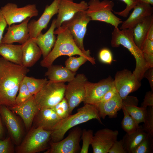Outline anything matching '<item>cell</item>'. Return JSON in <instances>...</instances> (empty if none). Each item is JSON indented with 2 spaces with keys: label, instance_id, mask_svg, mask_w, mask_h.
<instances>
[{
  "label": "cell",
  "instance_id": "obj_3",
  "mask_svg": "<svg viewBox=\"0 0 153 153\" xmlns=\"http://www.w3.org/2000/svg\"><path fill=\"white\" fill-rule=\"evenodd\" d=\"M111 45L113 48L122 45L127 49L135 58L136 67L133 73L141 81L144 77L145 72L148 69L141 50L135 43L133 34V29H120L114 28L112 33Z\"/></svg>",
  "mask_w": 153,
  "mask_h": 153
},
{
  "label": "cell",
  "instance_id": "obj_19",
  "mask_svg": "<svg viewBox=\"0 0 153 153\" xmlns=\"http://www.w3.org/2000/svg\"><path fill=\"white\" fill-rule=\"evenodd\" d=\"M153 8L151 5L137 2L128 18L122 21L120 29H133L146 17L153 15Z\"/></svg>",
  "mask_w": 153,
  "mask_h": 153
},
{
  "label": "cell",
  "instance_id": "obj_7",
  "mask_svg": "<svg viewBox=\"0 0 153 153\" xmlns=\"http://www.w3.org/2000/svg\"><path fill=\"white\" fill-rule=\"evenodd\" d=\"M88 4L86 12L91 21L105 22L112 25L114 28H118L122 23L121 19L113 12L114 3L112 1L90 0Z\"/></svg>",
  "mask_w": 153,
  "mask_h": 153
},
{
  "label": "cell",
  "instance_id": "obj_30",
  "mask_svg": "<svg viewBox=\"0 0 153 153\" xmlns=\"http://www.w3.org/2000/svg\"><path fill=\"white\" fill-rule=\"evenodd\" d=\"M88 61L92 64L95 63L94 57L91 58L82 56H79L78 57L69 56L65 62V67L71 71L76 72L80 66Z\"/></svg>",
  "mask_w": 153,
  "mask_h": 153
},
{
  "label": "cell",
  "instance_id": "obj_21",
  "mask_svg": "<svg viewBox=\"0 0 153 153\" xmlns=\"http://www.w3.org/2000/svg\"><path fill=\"white\" fill-rule=\"evenodd\" d=\"M60 120L52 108L39 110L35 114L33 121L35 127L52 131Z\"/></svg>",
  "mask_w": 153,
  "mask_h": 153
},
{
  "label": "cell",
  "instance_id": "obj_8",
  "mask_svg": "<svg viewBox=\"0 0 153 153\" xmlns=\"http://www.w3.org/2000/svg\"><path fill=\"white\" fill-rule=\"evenodd\" d=\"M91 21L86 10L76 13L70 19L64 22L61 25L67 28L76 45L84 52L87 50L84 48V39L87 25Z\"/></svg>",
  "mask_w": 153,
  "mask_h": 153
},
{
  "label": "cell",
  "instance_id": "obj_9",
  "mask_svg": "<svg viewBox=\"0 0 153 153\" xmlns=\"http://www.w3.org/2000/svg\"><path fill=\"white\" fill-rule=\"evenodd\" d=\"M88 79L83 74H78L66 85L64 97L68 104L69 113L82 102L85 95V84Z\"/></svg>",
  "mask_w": 153,
  "mask_h": 153
},
{
  "label": "cell",
  "instance_id": "obj_47",
  "mask_svg": "<svg viewBox=\"0 0 153 153\" xmlns=\"http://www.w3.org/2000/svg\"><path fill=\"white\" fill-rule=\"evenodd\" d=\"M143 55L145 62L148 68L153 67V54L143 53Z\"/></svg>",
  "mask_w": 153,
  "mask_h": 153
},
{
  "label": "cell",
  "instance_id": "obj_44",
  "mask_svg": "<svg viewBox=\"0 0 153 153\" xmlns=\"http://www.w3.org/2000/svg\"><path fill=\"white\" fill-rule=\"evenodd\" d=\"M117 92L115 87H114L107 92L95 105L97 104L104 103L112 98Z\"/></svg>",
  "mask_w": 153,
  "mask_h": 153
},
{
  "label": "cell",
  "instance_id": "obj_42",
  "mask_svg": "<svg viewBox=\"0 0 153 153\" xmlns=\"http://www.w3.org/2000/svg\"><path fill=\"white\" fill-rule=\"evenodd\" d=\"M149 106L153 107V91H152L146 92L141 107L147 108Z\"/></svg>",
  "mask_w": 153,
  "mask_h": 153
},
{
  "label": "cell",
  "instance_id": "obj_36",
  "mask_svg": "<svg viewBox=\"0 0 153 153\" xmlns=\"http://www.w3.org/2000/svg\"><path fill=\"white\" fill-rule=\"evenodd\" d=\"M143 126L145 131L150 136L153 137V107H148Z\"/></svg>",
  "mask_w": 153,
  "mask_h": 153
},
{
  "label": "cell",
  "instance_id": "obj_40",
  "mask_svg": "<svg viewBox=\"0 0 153 153\" xmlns=\"http://www.w3.org/2000/svg\"><path fill=\"white\" fill-rule=\"evenodd\" d=\"M14 152L10 137H7L3 140H0V153H12Z\"/></svg>",
  "mask_w": 153,
  "mask_h": 153
},
{
  "label": "cell",
  "instance_id": "obj_15",
  "mask_svg": "<svg viewBox=\"0 0 153 153\" xmlns=\"http://www.w3.org/2000/svg\"><path fill=\"white\" fill-rule=\"evenodd\" d=\"M117 130L107 128L97 131L93 135L91 144L94 153H107L113 144L117 140Z\"/></svg>",
  "mask_w": 153,
  "mask_h": 153
},
{
  "label": "cell",
  "instance_id": "obj_26",
  "mask_svg": "<svg viewBox=\"0 0 153 153\" xmlns=\"http://www.w3.org/2000/svg\"><path fill=\"white\" fill-rule=\"evenodd\" d=\"M122 102V107L138 124L144 122L147 108L137 107L139 101L136 97L128 96Z\"/></svg>",
  "mask_w": 153,
  "mask_h": 153
},
{
  "label": "cell",
  "instance_id": "obj_20",
  "mask_svg": "<svg viewBox=\"0 0 153 153\" xmlns=\"http://www.w3.org/2000/svg\"><path fill=\"white\" fill-rule=\"evenodd\" d=\"M8 108L21 117L27 129L30 128L34 117L39 110L35 102L33 95L25 102Z\"/></svg>",
  "mask_w": 153,
  "mask_h": 153
},
{
  "label": "cell",
  "instance_id": "obj_4",
  "mask_svg": "<svg viewBox=\"0 0 153 153\" xmlns=\"http://www.w3.org/2000/svg\"><path fill=\"white\" fill-rule=\"evenodd\" d=\"M92 119H96L102 124L96 107L92 105L85 104L83 106L78 109L76 113L70 114L60 121L52 131L51 141L56 142L61 140L69 130Z\"/></svg>",
  "mask_w": 153,
  "mask_h": 153
},
{
  "label": "cell",
  "instance_id": "obj_17",
  "mask_svg": "<svg viewBox=\"0 0 153 153\" xmlns=\"http://www.w3.org/2000/svg\"><path fill=\"white\" fill-rule=\"evenodd\" d=\"M88 7V3L84 1L76 3L73 0H60L56 19V28L60 27L63 23L69 20L76 13L87 10Z\"/></svg>",
  "mask_w": 153,
  "mask_h": 153
},
{
  "label": "cell",
  "instance_id": "obj_48",
  "mask_svg": "<svg viewBox=\"0 0 153 153\" xmlns=\"http://www.w3.org/2000/svg\"><path fill=\"white\" fill-rule=\"evenodd\" d=\"M147 39L153 41V24L151 26L148 31Z\"/></svg>",
  "mask_w": 153,
  "mask_h": 153
},
{
  "label": "cell",
  "instance_id": "obj_31",
  "mask_svg": "<svg viewBox=\"0 0 153 153\" xmlns=\"http://www.w3.org/2000/svg\"><path fill=\"white\" fill-rule=\"evenodd\" d=\"M24 80L32 95L39 92L48 81L46 78L38 79L26 76L24 78Z\"/></svg>",
  "mask_w": 153,
  "mask_h": 153
},
{
  "label": "cell",
  "instance_id": "obj_6",
  "mask_svg": "<svg viewBox=\"0 0 153 153\" xmlns=\"http://www.w3.org/2000/svg\"><path fill=\"white\" fill-rule=\"evenodd\" d=\"M51 131L33 127L29 131L21 142L17 147L18 153H36L47 148L50 140Z\"/></svg>",
  "mask_w": 153,
  "mask_h": 153
},
{
  "label": "cell",
  "instance_id": "obj_14",
  "mask_svg": "<svg viewBox=\"0 0 153 153\" xmlns=\"http://www.w3.org/2000/svg\"><path fill=\"white\" fill-rule=\"evenodd\" d=\"M0 114L5 125L14 143L18 145L21 142L23 130L19 118L8 107L0 105Z\"/></svg>",
  "mask_w": 153,
  "mask_h": 153
},
{
  "label": "cell",
  "instance_id": "obj_46",
  "mask_svg": "<svg viewBox=\"0 0 153 153\" xmlns=\"http://www.w3.org/2000/svg\"><path fill=\"white\" fill-rule=\"evenodd\" d=\"M144 77L148 80L151 91H153V67L150 68L146 71L144 74Z\"/></svg>",
  "mask_w": 153,
  "mask_h": 153
},
{
  "label": "cell",
  "instance_id": "obj_45",
  "mask_svg": "<svg viewBox=\"0 0 153 153\" xmlns=\"http://www.w3.org/2000/svg\"><path fill=\"white\" fill-rule=\"evenodd\" d=\"M7 25V22L0 9V44L1 43L3 33Z\"/></svg>",
  "mask_w": 153,
  "mask_h": 153
},
{
  "label": "cell",
  "instance_id": "obj_50",
  "mask_svg": "<svg viewBox=\"0 0 153 153\" xmlns=\"http://www.w3.org/2000/svg\"><path fill=\"white\" fill-rule=\"evenodd\" d=\"M137 2L141 3L153 5V0H135Z\"/></svg>",
  "mask_w": 153,
  "mask_h": 153
},
{
  "label": "cell",
  "instance_id": "obj_13",
  "mask_svg": "<svg viewBox=\"0 0 153 153\" xmlns=\"http://www.w3.org/2000/svg\"><path fill=\"white\" fill-rule=\"evenodd\" d=\"M114 86V80L111 76L96 83L88 81L85 84V95L83 102L84 104L95 105L107 92Z\"/></svg>",
  "mask_w": 153,
  "mask_h": 153
},
{
  "label": "cell",
  "instance_id": "obj_11",
  "mask_svg": "<svg viewBox=\"0 0 153 153\" xmlns=\"http://www.w3.org/2000/svg\"><path fill=\"white\" fill-rule=\"evenodd\" d=\"M82 131L79 127L74 128L65 139L56 142H50V148L46 153H76L80 152V138Z\"/></svg>",
  "mask_w": 153,
  "mask_h": 153
},
{
  "label": "cell",
  "instance_id": "obj_22",
  "mask_svg": "<svg viewBox=\"0 0 153 153\" xmlns=\"http://www.w3.org/2000/svg\"><path fill=\"white\" fill-rule=\"evenodd\" d=\"M56 19L52 21L50 27L44 34L42 32L33 39L41 49L43 58H45L53 48L56 40L54 33L56 28Z\"/></svg>",
  "mask_w": 153,
  "mask_h": 153
},
{
  "label": "cell",
  "instance_id": "obj_41",
  "mask_svg": "<svg viewBox=\"0 0 153 153\" xmlns=\"http://www.w3.org/2000/svg\"><path fill=\"white\" fill-rule=\"evenodd\" d=\"M108 153H127L124 149L122 139L119 141L116 140L113 144Z\"/></svg>",
  "mask_w": 153,
  "mask_h": 153
},
{
  "label": "cell",
  "instance_id": "obj_39",
  "mask_svg": "<svg viewBox=\"0 0 153 153\" xmlns=\"http://www.w3.org/2000/svg\"><path fill=\"white\" fill-rule=\"evenodd\" d=\"M99 60L102 63L110 64L113 61L112 53L108 48H104L99 51L98 54Z\"/></svg>",
  "mask_w": 153,
  "mask_h": 153
},
{
  "label": "cell",
  "instance_id": "obj_28",
  "mask_svg": "<svg viewBox=\"0 0 153 153\" xmlns=\"http://www.w3.org/2000/svg\"><path fill=\"white\" fill-rule=\"evenodd\" d=\"M153 24V15H152L146 17L133 29L134 42L141 50L147 38L148 31Z\"/></svg>",
  "mask_w": 153,
  "mask_h": 153
},
{
  "label": "cell",
  "instance_id": "obj_27",
  "mask_svg": "<svg viewBox=\"0 0 153 153\" xmlns=\"http://www.w3.org/2000/svg\"><path fill=\"white\" fill-rule=\"evenodd\" d=\"M0 55L10 62L19 65H22V44L1 43L0 44Z\"/></svg>",
  "mask_w": 153,
  "mask_h": 153
},
{
  "label": "cell",
  "instance_id": "obj_34",
  "mask_svg": "<svg viewBox=\"0 0 153 153\" xmlns=\"http://www.w3.org/2000/svg\"><path fill=\"white\" fill-rule=\"evenodd\" d=\"M52 108L61 120L66 118L70 114L68 104L64 97Z\"/></svg>",
  "mask_w": 153,
  "mask_h": 153
},
{
  "label": "cell",
  "instance_id": "obj_2",
  "mask_svg": "<svg viewBox=\"0 0 153 153\" xmlns=\"http://www.w3.org/2000/svg\"><path fill=\"white\" fill-rule=\"evenodd\" d=\"M54 33L57 35L55 43L48 55L41 61V66L48 68L52 64L56 59L62 56L69 57L76 55L93 58L90 55L89 50L84 52L77 46L73 36L66 27L61 26L55 30Z\"/></svg>",
  "mask_w": 153,
  "mask_h": 153
},
{
  "label": "cell",
  "instance_id": "obj_25",
  "mask_svg": "<svg viewBox=\"0 0 153 153\" xmlns=\"http://www.w3.org/2000/svg\"><path fill=\"white\" fill-rule=\"evenodd\" d=\"M45 73L49 80L59 82H68L75 76L76 72H73L61 65L52 64L48 68Z\"/></svg>",
  "mask_w": 153,
  "mask_h": 153
},
{
  "label": "cell",
  "instance_id": "obj_32",
  "mask_svg": "<svg viewBox=\"0 0 153 153\" xmlns=\"http://www.w3.org/2000/svg\"><path fill=\"white\" fill-rule=\"evenodd\" d=\"M124 114V117L121 122L122 127L124 131L128 134L134 132L139 126L135 120L122 107V109Z\"/></svg>",
  "mask_w": 153,
  "mask_h": 153
},
{
  "label": "cell",
  "instance_id": "obj_23",
  "mask_svg": "<svg viewBox=\"0 0 153 153\" xmlns=\"http://www.w3.org/2000/svg\"><path fill=\"white\" fill-rule=\"evenodd\" d=\"M22 65L28 68L33 66L42 55L41 49L34 40L30 38L22 44Z\"/></svg>",
  "mask_w": 153,
  "mask_h": 153
},
{
  "label": "cell",
  "instance_id": "obj_18",
  "mask_svg": "<svg viewBox=\"0 0 153 153\" xmlns=\"http://www.w3.org/2000/svg\"><path fill=\"white\" fill-rule=\"evenodd\" d=\"M30 18H28L19 24H12L8 26L7 31L2 39L1 43L22 44L29 38L28 24Z\"/></svg>",
  "mask_w": 153,
  "mask_h": 153
},
{
  "label": "cell",
  "instance_id": "obj_5",
  "mask_svg": "<svg viewBox=\"0 0 153 153\" xmlns=\"http://www.w3.org/2000/svg\"><path fill=\"white\" fill-rule=\"evenodd\" d=\"M66 85L64 82L49 80L42 88L33 95L39 110L52 108L64 97Z\"/></svg>",
  "mask_w": 153,
  "mask_h": 153
},
{
  "label": "cell",
  "instance_id": "obj_29",
  "mask_svg": "<svg viewBox=\"0 0 153 153\" xmlns=\"http://www.w3.org/2000/svg\"><path fill=\"white\" fill-rule=\"evenodd\" d=\"M148 135L141 126H139L137 129L132 133L128 134L126 133L122 140L124 149L127 153H131Z\"/></svg>",
  "mask_w": 153,
  "mask_h": 153
},
{
  "label": "cell",
  "instance_id": "obj_10",
  "mask_svg": "<svg viewBox=\"0 0 153 153\" xmlns=\"http://www.w3.org/2000/svg\"><path fill=\"white\" fill-rule=\"evenodd\" d=\"M0 9L8 26L22 22L28 18L37 16L39 14L35 4L19 8L15 3H8Z\"/></svg>",
  "mask_w": 153,
  "mask_h": 153
},
{
  "label": "cell",
  "instance_id": "obj_33",
  "mask_svg": "<svg viewBox=\"0 0 153 153\" xmlns=\"http://www.w3.org/2000/svg\"><path fill=\"white\" fill-rule=\"evenodd\" d=\"M153 151V137L147 136L132 151L131 153H152Z\"/></svg>",
  "mask_w": 153,
  "mask_h": 153
},
{
  "label": "cell",
  "instance_id": "obj_43",
  "mask_svg": "<svg viewBox=\"0 0 153 153\" xmlns=\"http://www.w3.org/2000/svg\"><path fill=\"white\" fill-rule=\"evenodd\" d=\"M141 50L143 53L153 54V41L146 39Z\"/></svg>",
  "mask_w": 153,
  "mask_h": 153
},
{
  "label": "cell",
  "instance_id": "obj_38",
  "mask_svg": "<svg viewBox=\"0 0 153 153\" xmlns=\"http://www.w3.org/2000/svg\"><path fill=\"white\" fill-rule=\"evenodd\" d=\"M125 3L126 5V8L120 12L113 11L114 14L126 18L128 16L130 12L133 9L137 3L135 0H120Z\"/></svg>",
  "mask_w": 153,
  "mask_h": 153
},
{
  "label": "cell",
  "instance_id": "obj_35",
  "mask_svg": "<svg viewBox=\"0 0 153 153\" xmlns=\"http://www.w3.org/2000/svg\"><path fill=\"white\" fill-rule=\"evenodd\" d=\"M18 93L16 99V105L25 102L32 96L28 90L24 78L20 84Z\"/></svg>",
  "mask_w": 153,
  "mask_h": 153
},
{
  "label": "cell",
  "instance_id": "obj_12",
  "mask_svg": "<svg viewBox=\"0 0 153 153\" xmlns=\"http://www.w3.org/2000/svg\"><path fill=\"white\" fill-rule=\"evenodd\" d=\"M114 86L122 99H125L130 93L141 87V84L133 73L126 69L117 72L114 80Z\"/></svg>",
  "mask_w": 153,
  "mask_h": 153
},
{
  "label": "cell",
  "instance_id": "obj_16",
  "mask_svg": "<svg viewBox=\"0 0 153 153\" xmlns=\"http://www.w3.org/2000/svg\"><path fill=\"white\" fill-rule=\"evenodd\" d=\"M60 0H54L50 5L46 6L43 13L37 20L33 19L29 22L28 27L30 38H35L43 29L47 28L52 18L58 13Z\"/></svg>",
  "mask_w": 153,
  "mask_h": 153
},
{
  "label": "cell",
  "instance_id": "obj_1",
  "mask_svg": "<svg viewBox=\"0 0 153 153\" xmlns=\"http://www.w3.org/2000/svg\"><path fill=\"white\" fill-rule=\"evenodd\" d=\"M29 71L23 65L0 58V105L10 108L16 105L20 84Z\"/></svg>",
  "mask_w": 153,
  "mask_h": 153
},
{
  "label": "cell",
  "instance_id": "obj_37",
  "mask_svg": "<svg viewBox=\"0 0 153 153\" xmlns=\"http://www.w3.org/2000/svg\"><path fill=\"white\" fill-rule=\"evenodd\" d=\"M81 138L82 141V144L80 153H87L89 146L91 144L93 137V132L91 129H83L82 131Z\"/></svg>",
  "mask_w": 153,
  "mask_h": 153
},
{
  "label": "cell",
  "instance_id": "obj_24",
  "mask_svg": "<svg viewBox=\"0 0 153 153\" xmlns=\"http://www.w3.org/2000/svg\"><path fill=\"white\" fill-rule=\"evenodd\" d=\"M94 106L97 108L101 118L104 119L107 116L112 118L115 117L117 112L122 109V99L117 92L109 100Z\"/></svg>",
  "mask_w": 153,
  "mask_h": 153
},
{
  "label": "cell",
  "instance_id": "obj_49",
  "mask_svg": "<svg viewBox=\"0 0 153 153\" xmlns=\"http://www.w3.org/2000/svg\"><path fill=\"white\" fill-rule=\"evenodd\" d=\"M4 131L3 122L0 114V140L1 139L3 136Z\"/></svg>",
  "mask_w": 153,
  "mask_h": 153
}]
</instances>
